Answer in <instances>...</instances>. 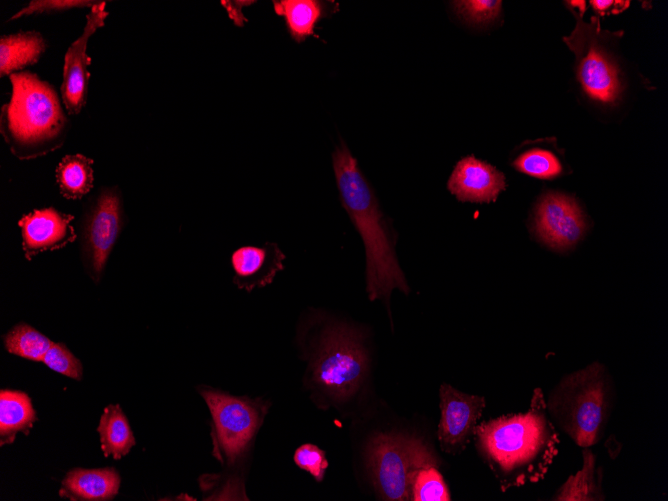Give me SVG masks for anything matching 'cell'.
<instances>
[{"mask_svg": "<svg viewBox=\"0 0 668 501\" xmlns=\"http://www.w3.org/2000/svg\"><path fill=\"white\" fill-rule=\"evenodd\" d=\"M474 435L477 448L498 473L504 488L542 480L558 454L560 442L541 388L533 391L525 413L482 422Z\"/></svg>", "mask_w": 668, "mask_h": 501, "instance_id": "1", "label": "cell"}, {"mask_svg": "<svg viewBox=\"0 0 668 501\" xmlns=\"http://www.w3.org/2000/svg\"><path fill=\"white\" fill-rule=\"evenodd\" d=\"M341 202L364 244L366 291L371 301L387 304L394 289H410L395 252V236L384 219L377 197L362 174L356 158L341 141L332 154Z\"/></svg>", "mask_w": 668, "mask_h": 501, "instance_id": "2", "label": "cell"}, {"mask_svg": "<svg viewBox=\"0 0 668 501\" xmlns=\"http://www.w3.org/2000/svg\"><path fill=\"white\" fill-rule=\"evenodd\" d=\"M12 92L0 110V133L11 153L28 160L60 148L70 121L56 89L30 71L9 76Z\"/></svg>", "mask_w": 668, "mask_h": 501, "instance_id": "3", "label": "cell"}, {"mask_svg": "<svg viewBox=\"0 0 668 501\" xmlns=\"http://www.w3.org/2000/svg\"><path fill=\"white\" fill-rule=\"evenodd\" d=\"M615 399L614 379L594 362L563 376L545 403L553 424L577 446L590 448L603 437Z\"/></svg>", "mask_w": 668, "mask_h": 501, "instance_id": "4", "label": "cell"}, {"mask_svg": "<svg viewBox=\"0 0 668 501\" xmlns=\"http://www.w3.org/2000/svg\"><path fill=\"white\" fill-rule=\"evenodd\" d=\"M306 340L311 384L334 403H343L360 389L369 357L362 333L347 323L327 318L314 321Z\"/></svg>", "mask_w": 668, "mask_h": 501, "instance_id": "5", "label": "cell"}, {"mask_svg": "<svg viewBox=\"0 0 668 501\" xmlns=\"http://www.w3.org/2000/svg\"><path fill=\"white\" fill-rule=\"evenodd\" d=\"M201 394L212 415L213 454L222 463L234 465L249 451L267 412L268 402L211 388H204Z\"/></svg>", "mask_w": 668, "mask_h": 501, "instance_id": "6", "label": "cell"}, {"mask_svg": "<svg viewBox=\"0 0 668 501\" xmlns=\"http://www.w3.org/2000/svg\"><path fill=\"white\" fill-rule=\"evenodd\" d=\"M585 7H579L576 26L565 43L577 59V78L584 92L602 104H613L623 92L621 72L613 57L601 41L599 20L593 17L591 23L582 20Z\"/></svg>", "mask_w": 668, "mask_h": 501, "instance_id": "7", "label": "cell"}, {"mask_svg": "<svg viewBox=\"0 0 668 501\" xmlns=\"http://www.w3.org/2000/svg\"><path fill=\"white\" fill-rule=\"evenodd\" d=\"M429 448L420 439L380 433L366 447V463L373 485L384 500H410L409 474Z\"/></svg>", "mask_w": 668, "mask_h": 501, "instance_id": "8", "label": "cell"}, {"mask_svg": "<svg viewBox=\"0 0 668 501\" xmlns=\"http://www.w3.org/2000/svg\"><path fill=\"white\" fill-rule=\"evenodd\" d=\"M117 187L103 188L88 203L81 223V254L89 275L98 280L123 227Z\"/></svg>", "mask_w": 668, "mask_h": 501, "instance_id": "9", "label": "cell"}, {"mask_svg": "<svg viewBox=\"0 0 668 501\" xmlns=\"http://www.w3.org/2000/svg\"><path fill=\"white\" fill-rule=\"evenodd\" d=\"M105 6L106 2L102 1L91 7L82 34L68 47L64 56L60 92L64 107L70 115H78L87 102L90 77L88 66L91 64L87 46L91 35L105 24L109 15Z\"/></svg>", "mask_w": 668, "mask_h": 501, "instance_id": "10", "label": "cell"}, {"mask_svg": "<svg viewBox=\"0 0 668 501\" xmlns=\"http://www.w3.org/2000/svg\"><path fill=\"white\" fill-rule=\"evenodd\" d=\"M441 419L437 436L442 450L449 454L463 451L485 407L482 396L462 393L443 383L439 389Z\"/></svg>", "mask_w": 668, "mask_h": 501, "instance_id": "11", "label": "cell"}, {"mask_svg": "<svg viewBox=\"0 0 668 501\" xmlns=\"http://www.w3.org/2000/svg\"><path fill=\"white\" fill-rule=\"evenodd\" d=\"M535 223L540 239L559 250L574 246L586 228L576 200L571 196L555 192L545 194L540 200Z\"/></svg>", "mask_w": 668, "mask_h": 501, "instance_id": "12", "label": "cell"}, {"mask_svg": "<svg viewBox=\"0 0 668 501\" xmlns=\"http://www.w3.org/2000/svg\"><path fill=\"white\" fill-rule=\"evenodd\" d=\"M74 216L54 207L36 209L18 221L22 248L27 260L35 255L61 249L76 239L71 225Z\"/></svg>", "mask_w": 668, "mask_h": 501, "instance_id": "13", "label": "cell"}, {"mask_svg": "<svg viewBox=\"0 0 668 501\" xmlns=\"http://www.w3.org/2000/svg\"><path fill=\"white\" fill-rule=\"evenodd\" d=\"M447 187L462 202L489 203L505 189V176L494 166L470 155L455 166Z\"/></svg>", "mask_w": 668, "mask_h": 501, "instance_id": "14", "label": "cell"}, {"mask_svg": "<svg viewBox=\"0 0 668 501\" xmlns=\"http://www.w3.org/2000/svg\"><path fill=\"white\" fill-rule=\"evenodd\" d=\"M284 260L285 254L274 242L239 247L231 255L233 281L247 292L264 287L284 268Z\"/></svg>", "mask_w": 668, "mask_h": 501, "instance_id": "15", "label": "cell"}, {"mask_svg": "<svg viewBox=\"0 0 668 501\" xmlns=\"http://www.w3.org/2000/svg\"><path fill=\"white\" fill-rule=\"evenodd\" d=\"M61 494L79 500H109L119 490L120 477L113 468L71 470L62 482Z\"/></svg>", "mask_w": 668, "mask_h": 501, "instance_id": "16", "label": "cell"}, {"mask_svg": "<svg viewBox=\"0 0 668 501\" xmlns=\"http://www.w3.org/2000/svg\"><path fill=\"white\" fill-rule=\"evenodd\" d=\"M47 43L37 31H21L0 38V75L10 76L37 63Z\"/></svg>", "mask_w": 668, "mask_h": 501, "instance_id": "17", "label": "cell"}, {"mask_svg": "<svg viewBox=\"0 0 668 501\" xmlns=\"http://www.w3.org/2000/svg\"><path fill=\"white\" fill-rule=\"evenodd\" d=\"M327 2L318 0H274L273 8L285 20L287 31L297 43L315 36L317 23L327 15Z\"/></svg>", "mask_w": 668, "mask_h": 501, "instance_id": "18", "label": "cell"}, {"mask_svg": "<svg viewBox=\"0 0 668 501\" xmlns=\"http://www.w3.org/2000/svg\"><path fill=\"white\" fill-rule=\"evenodd\" d=\"M583 467L557 490L552 500L595 501L605 500L601 487L602 470L596 467V458L589 448H583Z\"/></svg>", "mask_w": 668, "mask_h": 501, "instance_id": "19", "label": "cell"}, {"mask_svg": "<svg viewBox=\"0 0 668 501\" xmlns=\"http://www.w3.org/2000/svg\"><path fill=\"white\" fill-rule=\"evenodd\" d=\"M36 414L29 396L21 391L1 390L0 437L1 445L11 443L17 432L31 428Z\"/></svg>", "mask_w": 668, "mask_h": 501, "instance_id": "20", "label": "cell"}, {"mask_svg": "<svg viewBox=\"0 0 668 501\" xmlns=\"http://www.w3.org/2000/svg\"><path fill=\"white\" fill-rule=\"evenodd\" d=\"M410 496L414 501H449L447 485L431 451L419 458L409 474Z\"/></svg>", "mask_w": 668, "mask_h": 501, "instance_id": "21", "label": "cell"}, {"mask_svg": "<svg viewBox=\"0 0 668 501\" xmlns=\"http://www.w3.org/2000/svg\"><path fill=\"white\" fill-rule=\"evenodd\" d=\"M93 160L82 155H66L59 162L55 177L60 194L67 199H81L93 188Z\"/></svg>", "mask_w": 668, "mask_h": 501, "instance_id": "22", "label": "cell"}, {"mask_svg": "<svg viewBox=\"0 0 668 501\" xmlns=\"http://www.w3.org/2000/svg\"><path fill=\"white\" fill-rule=\"evenodd\" d=\"M98 432L104 455H111L114 459L128 454L135 444L128 420L118 405H108L104 409Z\"/></svg>", "mask_w": 668, "mask_h": 501, "instance_id": "23", "label": "cell"}, {"mask_svg": "<svg viewBox=\"0 0 668 501\" xmlns=\"http://www.w3.org/2000/svg\"><path fill=\"white\" fill-rule=\"evenodd\" d=\"M52 343L48 337L25 323L17 324L4 336L8 352L31 361H43Z\"/></svg>", "mask_w": 668, "mask_h": 501, "instance_id": "24", "label": "cell"}, {"mask_svg": "<svg viewBox=\"0 0 668 501\" xmlns=\"http://www.w3.org/2000/svg\"><path fill=\"white\" fill-rule=\"evenodd\" d=\"M513 166L520 172L540 179H553L562 173L558 158L545 149H530L519 155Z\"/></svg>", "mask_w": 668, "mask_h": 501, "instance_id": "25", "label": "cell"}, {"mask_svg": "<svg viewBox=\"0 0 668 501\" xmlns=\"http://www.w3.org/2000/svg\"><path fill=\"white\" fill-rule=\"evenodd\" d=\"M499 0H463L454 1L456 13L465 22L473 25H485L494 21L501 12Z\"/></svg>", "mask_w": 668, "mask_h": 501, "instance_id": "26", "label": "cell"}, {"mask_svg": "<svg viewBox=\"0 0 668 501\" xmlns=\"http://www.w3.org/2000/svg\"><path fill=\"white\" fill-rule=\"evenodd\" d=\"M42 362L51 370L72 379L80 380L82 377L80 360L63 343H52Z\"/></svg>", "mask_w": 668, "mask_h": 501, "instance_id": "27", "label": "cell"}, {"mask_svg": "<svg viewBox=\"0 0 668 501\" xmlns=\"http://www.w3.org/2000/svg\"><path fill=\"white\" fill-rule=\"evenodd\" d=\"M296 465L309 472L317 481L324 477L328 462L325 452L312 444L301 445L294 453Z\"/></svg>", "mask_w": 668, "mask_h": 501, "instance_id": "28", "label": "cell"}, {"mask_svg": "<svg viewBox=\"0 0 668 501\" xmlns=\"http://www.w3.org/2000/svg\"><path fill=\"white\" fill-rule=\"evenodd\" d=\"M95 3L97 2L86 0H33L14 14L10 20H16L20 17L33 14L55 13L67 11L72 8L92 7Z\"/></svg>", "mask_w": 668, "mask_h": 501, "instance_id": "29", "label": "cell"}, {"mask_svg": "<svg viewBox=\"0 0 668 501\" xmlns=\"http://www.w3.org/2000/svg\"><path fill=\"white\" fill-rule=\"evenodd\" d=\"M591 6L599 15H607L610 13H617L624 10L629 5V1H602V0H593L590 1Z\"/></svg>", "mask_w": 668, "mask_h": 501, "instance_id": "30", "label": "cell"}, {"mask_svg": "<svg viewBox=\"0 0 668 501\" xmlns=\"http://www.w3.org/2000/svg\"><path fill=\"white\" fill-rule=\"evenodd\" d=\"M221 4L226 8L228 11L229 17L236 23L241 25V17L242 14L240 12V9L238 7V2H229V1H222Z\"/></svg>", "mask_w": 668, "mask_h": 501, "instance_id": "31", "label": "cell"}]
</instances>
